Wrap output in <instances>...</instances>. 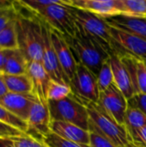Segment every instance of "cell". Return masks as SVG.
<instances>
[{"label": "cell", "mask_w": 146, "mask_h": 147, "mask_svg": "<svg viewBox=\"0 0 146 147\" xmlns=\"http://www.w3.org/2000/svg\"><path fill=\"white\" fill-rule=\"evenodd\" d=\"M15 26L18 48L27 60L42 63V27L40 20L33 13L30 16L17 13Z\"/></svg>", "instance_id": "obj_1"}, {"label": "cell", "mask_w": 146, "mask_h": 147, "mask_svg": "<svg viewBox=\"0 0 146 147\" xmlns=\"http://www.w3.org/2000/svg\"><path fill=\"white\" fill-rule=\"evenodd\" d=\"M70 8L77 31L82 35L98 45L109 56L117 52L118 49L115 47L110 34L109 25L105 19L84 10L72 7Z\"/></svg>", "instance_id": "obj_2"}, {"label": "cell", "mask_w": 146, "mask_h": 147, "mask_svg": "<svg viewBox=\"0 0 146 147\" xmlns=\"http://www.w3.org/2000/svg\"><path fill=\"white\" fill-rule=\"evenodd\" d=\"M77 61L89 69L97 78L104 61L110 56L98 45L82 35L78 31L72 37H65Z\"/></svg>", "instance_id": "obj_3"}, {"label": "cell", "mask_w": 146, "mask_h": 147, "mask_svg": "<svg viewBox=\"0 0 146 147\" xmlns=\"http://www.w3.org/2000/svg\"><path fill=\"white\" fill-rule=\"evenodd\" d=\"M86 108L89 119V130L97 132L119 147L124 146L130 142L125 127L118 124L108 116L97 103L89 102Z\"/></svg>", "instance_id": "obj_4"}, {"label": "cell", "mask_w": 146, "mask_h": 147, "mask_svg": "<svg viewBox=\"0 0 146 147\" xmlns=\"http://www.w3.org/2000/svg\"><path fill=\"white\" fill-rule=\"evenodd\" d=\"M52 121L74 124L89 131V119L87 108L71 95L59 101H48Z\"/></svg>", "instance_id": "obj_5"}, {"label": "cell", "mask_w": 146, "mask_h": 147, "mask_svg": "<svg viewBox=\"0 0 146 147\" xmlns=\"http://www.w3.org/2000/svg\"><path fill=\"white\" fill-rule=\"evenodd\" d=\"M38 18L45 22L52 29H54L65 37H72L77 28L71 12V8L59 0L56 3L34 13Z\"/></svg>", "instance_id": "obj_6"}, {"label": "cell", "mask_w": 146, "mask_h": 147, "mask_svg": "<svg viewBox=\"0 0 146 147\" xmlns=\"http://www.w3.org/2000/svg\"><path fill=\"white\" fill-rule=\"evenodd\" d=\"M69 86L71 89V96L85 107L89 102H98L100 91L97 78L82 64L77 63L75 76Z\"/></svg>", "instance_id": "obj_7"}, {"label": "cell", "mask_w": 146, "mask_h": 147, "mask_svg": "<svg viewBox=\"0 0 146 147\" xmlns=\"http://www.w3.org/2000/svg\"><path fill=\"white\" fill-rule=\"evenodd\" d=\"M96 103L114 121L124 126L125 115L128 109V100L114 84L105 91L100 92Z\"/></svg>", "instance_id": "obj_8"}, {"label": "cell", "mask_w": 146, "mask_h": 147, "mask_svg": "<svg viewBox=\"0 0 146 147\" xmlns=\"http://www.w3.org/2000/svg\"><path fill=\"white\" fill-rule=\"evenodd\" d=\"M109 31L114 46L118 50L129 53L146 62L145 40L133 33L112 25H109Z\"/></svg>", "instance_id": "obj_9"}, {"label": "cell", "mask_w": 146, "mask_h": 147, "mask_svg": "<svg viewBox=\"0 0 146 147\" xmlns=\"http://www.w3.org/2000/svg\"><path fill=\"white\" fill-rule=\"evenodd\" d=\"M51 115L48 102L37 101L33 105L28 119L27 134L43 141V139L51 133Z\"/></svg>", "instance_id": "obj_10"}, {"label": "cell", "mask_w": 146, "mask_h": 147, "mask_svg": "<svg viewBox=\"0 0 146 147\" xmlns=\"http://www.w3.org/2000/svg\"><path fill=\"white\" fill-rule=\"evenodd\" d=\"M50 30L52 45L55 49L59 63L63 71L65 83L69 85L70 82L75 76L77 61L67 42L65 36L59 32L52 29L51 28Z\"/></svg>", "instance_id": "obj_11"}, {"label": "cell", "mask_w": 146, "mask_h": 147, "mask_svg": "<svg viewBox=\"0 0 146 147\" xmlns=\"http://www.w3.org/2000/svg\"><path fill=\"white\" fill-rule=\"evenodd\" d=\"M40 22L42 27V65L52 81L60 84H66L52 45L50 27L42 20H40Z\"/></svg>", "instance_id": "obj_12"}, {"label": "cell", "mask_w": 146, "mask_h": 147, "mask_svg": "<svg viewBox=\"0 0 146 147\" xmlns=\"http://www.w3.org/2000/svg\"><path fill=\"white\" fill-rule=\"evenodd\" d=\"M63 3L67 6L87 11L102 19L120 16L118 0H63Z\"/></svg>", "instance_id": "obj_13"}, {"label": "cell", "mask_w": 146, "mask_h": 147, "mask_svg": "<svg viewBox=\"0 0 146 147\" xmlns=\"http://www.w3.org/2000/svg\"><path fill=\"white\" fill-rule=\"evenodd\" d=\"M127 69L136 94L146 95V62L125 52L115 53Z\"/></svg>", "instance_id": "obj_14"}, {"label": "cell", "mask_w": 146, "mask_h": 147, "mask_svg": "<svg viewBox=\"0 0 146 147\" xmlns=\"http://www.w3.org/2000/svg\"><path fill=\"white\" fill-rule=\"evenodd\" d=\"M37 97L33 94H17L8 92L0 97V105L24 121H28L30 110L37 101Z\"/></svg>", "instance_id": "obj_15"}, {"label": "cell", "mask_w": 146, "mask_h": 147, "mask_svg": "<svg viewBox=\"0 0 146 147\" xmlns=\"http://www.w3.org/2000/svg\"><path fill=\"white\" fill-rule=\"evenodd\" d=\"M27 74L32 83V93L41 102H48L47 91L52 79L46 71L42 63L37 61L28 62Z\"/></svg>", "instance_id": "obj_16"}, {"label": "cell", "mask_w": 146, "mask_h": 147, "mask_svg": "<svg viewBox=\"0 0 146 147\" xmlns=\"http://www.w3.org/2000/svg\"><path fill=\"white\" fill-rule=\"evenodd\" d=\"M51 132L64 140L89 146V131L84 130L74 124L52 121Z\"/></svg>", "instance_id": "obj_17"}, {"label": "cell", "mask_w": 146, "mask_h": 147, "mask_svg": "<svg viewBox=\"0 0 146 147\" xmlns=\"http://www.w3.org/2000/svg\"><path fill=\"white\" fill-rule=\"evenodd\" d=\"M110 62L114 75V84L126 98L130 100L135 95V92L127 69L116 53L110 56Z\"/></svg>", "instance_id": "obj_18"}, {"label": "cell", "mask_w": 146, "mask_h": 147, "mask_svg": "<svg viewBox=\"0 0 146 147\" xmlns=\"http://www.w3.org/2000/svg\"><path fill=\"white\" fill-rule=\"evenodd\" d=\"M105 20L108 24L127 30L146 40V19L117 16Z\"/></svg>", "instance_id": "obj_19"}, {"label": "cell", "mask_w": 146, "mask_h": 147, "mask_svg": "<svg viewBox=\"0 0 146 147\" xmlns=\"http://www.w3.org/2000/svg\"><path fill=\"white\" fill-rule=\"evenodd\" d=\"M3 78L9 92L17 94H29L33 91V86L28 75H9L3 73Z\"/></svg>", "instance_id": "obj_20"}, {"label": "cell", "mask_w": 146, "mask_h": 147, "mask_svg": "<svg viewBox=\"0 0 146 147\" xmlns=\"http://www.w3.org/2000/svg\"><path fill=\"white\" fill-rule=\"evenodd\" d=\"M120 16L146 19V0H118Z\"/></svg>", "instance_id": "obj_21"}, {"label": "cell", "mask_w": 146, "mask_h": 147, "mask_svg": "<svg viewBox=\"0 0 146 147\" xmlns=\"http://www.w3.org/2000/svg\"><path fill=\"white\" fill-rule=\"evenodd\" d=\"M124 127L128 136H130L140 128L146 127V115L139 109L128 106L125 115Z\"/></svg>", "instance_id": "obj_22"}, {"label": "cell", "mask_w": 146, "mask_h": 147, "mask_svg": "<svg viewBox=\"0 0 146 147\" xmlns=\"http://www.w3.org/2000/svg\"><path fill=\"white\" fill-rule=\"evenodd\" d=\"M28 61L21 52V50H13L5 65L3 73L9 75H21L27 73Z\"/></svg>", "instance_id": "obj_23"}, {"label": "cell", "mask_w": 146, "mask_h": 147, "mask_svg": "<svg viewBox=\"0 0 146 147\" xmlns=\"http://www.w3.org/2000/svg\"><path fill=\"white\" fill-rule=\"evenodd\" d=\"M15 21L16 17L9 21L8 24L0 31V50L18 49Z\"/></svg>", "instance_id": "obj_24"}, {"label": "cell", "mask_w": 146, "mask_h": 147, "mask_svg": "<svg viewBox=\"0 0 146 147\" xmlns=\"http://www.w3.org/2000/svg\"><path fill=\"white\" fill-rule=\"evenodd\" d=\"M114 84V75L111 67L110 57L107 59L102 65V68L97 76V84L99 91H105L109 86Z\"/></svg>", "instance_id": "obj_25"}, {"label": "cell", "mask_w": 146, "mask_h": 147, "mask_svg": "<svg viewBox=\"0 0 146 147\" xmlns=\"http://www.w3.org/2000/svg\"><path fill=\"white\" fill-rule=\"evenodd\" d=\"M0 121L15 129H18L21 132L25 133L27 134L28 129V123L15 116L14 114L9 112L2 105H0Z\"/></svg>", "instance_id": "obj_26"}, {"label": "cell", "mask_w": 146, "mask_h": 147, "mask_svg": "<svg viewBox=\"0 0 146 147\" xmlns=\"http://www.w3.org/2000/svg\"><path fill=\"white\" fill-rule=\"evenodd\" d=\"M72 94L71 87L66 84H60L51 81L47 91L48 101H59L70 96Z\"/></svg>", "instance_id": "obj_27"}, {"label": "cell", "mask_w": 146, "mask_h": 147, "mask_svg": "<svg viewBox=\"0 0 146 147\" xmlns=\"http://www.w3.org/2000/svg\"><path fill=\"white\" fill-rule=\"evenodd\" d=\"M16 16L14 2L0 0V31Z\"/></svg>", "instance_id": "obj_28"}, {"label": "cell", "mask_w": 146, "mask_h": 147, "mask_svg": "<svg viewBox=\"0 0 146 147\" xmlns=\"http://www.w3.org/2000/svg\"><path fill=\"white\" fill-rule=\"evenodd\" d=\"M43 142L48 147H90L89 146L64 140L52 132L43 139Z\"/></svg>", "instance_id": "obj_29"}, {"label": "cell", "mask_w": 146, "mask_h": 147, "mask_svg": "<svg viewBox=\"0 0 146 147\" xmlns=\"http://www.w3.org/2000/svg\"><path fill=\"white\" fill-rule=\"evenodd\" d=\"M11 139L15 141L17 147H48L43 141L34 139L28 134Z\"/></svg>", "instance_id": "obj_30"}, {"label": "cell", "mask_w": 146, "mask_h": 147, "mask_svg": "<svg viewBox=\"0 0 146 147\" xmlns=\"http://www.w3.org/2000/svg\"><path fill=\"white\" fill-rule=\"evenodd\" d=\"M89 131V146L90 147H119L112 141L102 136L94 130Z\"/></svg>", "instance_id": "obj_31"}, {"label": "cell", "mask_w": 146, "mask_h": 147, "mask_svg": "<svg viewBox=\"0 0 146 147\" xmlns=\"http://www.w3.org/2000/svg\"><path fill=\"white\" fill-rule=\"evenodd\" d=\"M129 140L136 147H146V127L131 134L129 136Z\"/></svg>", "instance_id": "obj_32"}, {"label": "cell", "mask_w": 146, "mask_h": 147, "mask_svg": "<svg viewBox=\"0 0 146 147\" xmlns=\"http://www.w3.org/2000/svg\"><path fill=\"white\" fill-rule=\"evenodd\" d=\"M25 134H26L25 133H22L20 130L15 129V128H14L10 126H8L0 121V139L21 137Z\"/></svg>", "instance_id": "obj_33"}, {"label": "cell", "mask_w": 146, "mask_h": 147, "mask_svg": "<svg viewBox=\"0 0 146 147\" xmlns=\"http://www.w3.org/2000/svg\"><path fill=\"white\" fill-rule=\"evenodd\" d=\"M128 106L139 109L146 115V95L136 94L128 100Z\"/></svg>", "instance_id": "obj_34"}, {"label": "cell", "mask_w": 146, "mask_h": 147, "mask_svg": "<svg viewBox=\"0 0 146 147\" xmlns=\"http://www.w3.org/2000/svg\"><path fill=\"white\" fill-rule=\"evenodd\" d=\"M12 52L13 50H8V49L0 50V73H3L5 65Z\"/></svg>", "instance_id": "obj_35"}, {"label": "cell", "mask_w": 146, "mask_h": 147, "mask_svg": "<svg viewBox=\"0 0 146 147\" xmlns=\"http://www.w3.org/2000/svg\"><path fill=\"white\" fill-rule=\"evenodd\" d=\"M0 147H17V146L11 138H4L0 139Z\"/></svg>", "instance_id": "obj_36"}, {"label": "cell", "mask_w": 146, "mask_h": 147, "mask_svg": "<svg viewBox=\"0 0 146 147\" xmlns=\"http://www.w3.org/2000/svg\"><path fill=\"white\" fill-rule=\"evenodd\" d=\"M8 92H9L8 89L6 87V84H5L3 78V73H0V97L3 96Z\"/></svg>", "instance_id": "obj_37"}, {"label": "cell", "mask_w": 146, "mask_h": 147, "mask_svg": "<svg viewBox=\"0 0 146 147\" xmlns=\"http://www.w3.org/2000/svg\"><path fill=\"white\" fill-rule=\"evenodd\" d=\"M121 147H136L133 144H132L131 142H129L127 145H126V146H121Z\"/></svg>", "instance_id": "obj_38"}]
</instances>
